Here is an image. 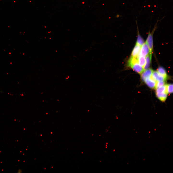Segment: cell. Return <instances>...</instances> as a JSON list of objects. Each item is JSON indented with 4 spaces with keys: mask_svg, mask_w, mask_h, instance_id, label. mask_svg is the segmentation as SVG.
Here are the masks:
<instances>
[{
    "mask_svg": "<svg viewBox=\"0 0 173 173\" xmlns=\"http://www.w3.org/2000/svg\"><path fill=\"white\" fill-rule=\"evenodd\" d=\"M149 54V47L147 43L146 42L141 46L139 55L145 56H147Z\"/></svg>",
    "mask_w": 173,
    "mask_h": 173,
    "instance_id": "3957f363",
    "label": "cell"
},
{
    "mask_svg": "<svg viewBox=\"0 0 173 173\" xmlns=\"http://www.w3.org/2000/svg\"><path fill=\"white\" fill-rule=\"evenodd\" d=\"M164 81H159L156 82L155 88L156 89L164 85Z\"/></svg>",
    "mask_w": 173,
    "mask_h": 173,
    "instance_id": "5bb4252c",
    "label": "cell"
},
{
    "mask_svg": "<svg viewBox=\"0 0 173 173\" xmlns=\"http://www.w3.org/2000/svg\"><path fill=\"white\" fill-rule=\"evenodd\" d=\"M137 60L139 65L143 68L146 62L145 56L139 55L137 57Z\"/></svg>",
    "mask_w": 173,
    "mask_h": 173,
    "instance_id": "8fae6325",
    "label": "cell"
},
{
    "mask_svg": "<svg viewBox=\"0 0 173 173\" xmlns=\"http://www.w3.org/2000/svg\"><path fill=\"white\" fill-rule=\"evenodd\" d=\"M145 59V64L143 67L144 70H146L149 68L151 61L152 57L150 56L149 54L146 56Z\"/></svg>",
    "mask_w": 173,
    "mask_h": 173,
    "instance_id": "9c48e42d",
    "label": "cell"
},
{
    "mask_svg": "<svg viewBox=\"0 0 173 173\" xmlns=\"http://www.w3.org/2000/svg\"><path fill=\"white\" fill-rule=\"evenodd\" d=\"M151 77L156 82L164 81L167 78L160 74L157 71H153Z\"/></svg>",
    "mask_w": 173,
    "mask_h": 173,
    "instance_id": "277c9868",
    "label": "cell"
},
{
    "mask_svg": "<svg viewBox=\"0 0 173 173\" xmlns=\"http://www.w3.org/2000/svg\"><path fill=\"white\" fill-rule=\"evenodd\" d=\"M166 91L167 93H170L173 92V85L169 84L166 85Z\"/></svg>",
    "mask_w": 173,
    "mask_h": 173,
    "instance_id": "4fadbf2b",
    "label": "cell"
},
{
    "mask_svg": "<svg viewBox=\"0 0 173 173\" xmlns=\"http://www.w3.org/2000/svg\"><path fill=\"white\" fill-rule=\"evenodd\" d=\"M128 65L136 73L141 74L144 71L143 68L139 64L137 57H131L128 62Z\"/></svg>",
    "mask_w": 173,
    "mask_h": 173,
    "instance_id": "6da1fadb",
    "label": "cell"
},
{
    "mask_svg": "<svg viewBox=\"0 0 173 173\" xmlns=\"http://www.w3.org/2000/svg\"><path fill=\"white\" fill-rule=\"evenodd\" d=\"M167 94L166 92L156 93V95L158 98L162 102H164L166 100Z\"/></svg>",
    "mask_w": 173,
    "mask_h": 173,
    "instance_id": "ba28073f",
    "label": "cell"
},
{
    "mask_svg": "<svg viewBox=\"0 0 173 173\" xmlns=\"http://www.w3.org/2000/svg\"><path fill=\"white\" fill-rule=\"evenodd\" d=\"M136 21L137 25L138 32L136 44L142 46L144 43V41L139 34L137 20H136Z\"/></svg>",
    "mask_w": 173,
    "mask_h": 173,
    "instance_id": "30bf717a",
    "label": "cell"
},
{
    "mask_svg": "<svg viewBox=\"0 0 173 173\" xmlns=\"http://www.w3.org/2000/svg\"><path fill=\"white\" fill-rule=\"evenodd\" d=\"M157 71L161 75L167 78V74L165 69L162 67H160L157 69Z\"/></svg>",
    "mask_w": 173,
    "mask_h": 173,
    "instance_id": "7c38bea8",
    "label": "cell"
},
{
    "mask_svg": "<svg viewBox=\"0 0 173 173\" xmlns=\"http://www.w3.org/2000/svg\"><path fill=\"white\" fill-rule=\"evenodd\" d=\"M146 84L151 88H155L156 82L150 77L145 79L144 81Z\"/></svg>",
    "mask_w": 173,
    "mask_h": 173,
    "instance_id": "52a82bcc",
    "label": "cell"
},
{
    "mask_svg": "<svg viewBox=\"0 0 173 173\" xmlns=\"http://www.w3.org/2000/svg\"><path fill=\"white\" fill-rule=\"evenodd\" d=\"M153 71L152 69L149 68L144 70L141 74V77L142 80L144 81L146 79L150 77Z\"/></svg>",
    "mask_w": 173,
    "mask_h": 173,
    "instance_id": "5b68a950",
    "label": "cell"
},
{
    "mask_svg": "<svg viewBox=\"0 0 173 173\" xmlns=\"http://www.w3.org/2000/svg\"><path fill=\"white\" fill-rule=\"evenodd\" d=\"M160 20H159L158 19L152 32L151 33L150 31H149L148 37L146 41L148 46L149 49V54L151 57H152V51L153 47V34L157 28L158 22Z\"/></svg>",
    "mask_w": 173,
    "mask_h": 173,
    "instance_id": "7a4b0ae2",
    "label": "cell"
},
{
    "mask_svg": "<svg viewBox=\"0 0 173 173\" xmlns=\"http://www.w3.org/2000/svg\"><path fill=\"white\" fill-rule=\"evenodd\" d=\"M141 47V46L136 44L133 49L131 57H137L140 53Z\"/></svg>",
    "mask_w": 173,
    "mask_h": 173,
    "instance_id": "8992f818",
    "label": "cell"
}]
</instances>
